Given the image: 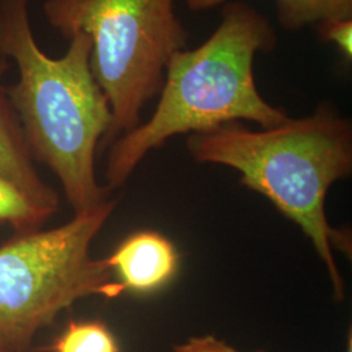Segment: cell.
I'll return each mask as SVG.
<instances>
[{
    "mask_svg": "<svg viewBox=\"0 0 352 352\" xmlns=\"http://www.w3.org/2000/svg\"><path fill=\"white\" fill-rule=\"evenodd\" d=\"M43 11L64 37L82 32L91 39L90 68L113 115L98 151L110 148L139 126L170 59L187 47L175 0H46Z\"/></svg>",
    "mask_w": 352,
    "mask_h": 352,
    "instance_id": "cell-4",
    "label": "cell"
},
{
    "mask_svg": "<svg viewBox=\"0 0 352 352\" xmlns=\"http://www.w3.org/2000/svg\"><path fill=\"white\" fill-rule=\"evenodd\" d=\"M46 219L20 189L0 176V223L6 222L21 234L39 230Z\"/></svg>",
    "mask_w": 352,
    "mask_h": 352,
    "instance_id": "cell-10",
    "label": "cell"
},
{
    "mask_svg": "<svg viewBox=\"0 0 352 352\" xmlns=\"http://www.w3.org/2000/svg\"><path fill=\"white\" fill-rule=\"evenodd\" d=\"M0 352H10V351H6V350H1V349H0Z\"/></svg>",
    "mask_w": 352,
    "mask_h": 352,
    "instance_id": "cell-15",
    "label": "cell"
},
{
    "mask_svg": "<svg viewBox=\"0 0 352 352\" xmlns=\"http://www.w3.org/2000/svg\"><path fill=\"white\" fill-rule=\"evenodd\" d=\"M7 59L6 58H0V80H1V76L4 75L6 69L8 68V64L6 63Z\"/></svg>",
    "mask_w": 352,
    "mask_h": 352,
    "instance_id": "cell-14",
    "label": "cell"
},
{
    "mask_svg": "<svg viewBox=\"0 0 352 352\" xmlns=\"http://www.w3.org/2000/svg\"><path fill=\"white\" fill-rule=\"evenodd\" d=\"M227 0H186L189 11L201 12ZM278 23L287 32L331 20H351L352 0H276Z\"/></svg>",
    "mask_w": 352,
    "mask_h": 352,
    "instance_id": "cell-8",
    "label": "cell"
},
{
    "mask_svg": "<svg viewBox=\"0 0 352 352\" xmlns=\"http://www.w3.org/2000/svg\"><path fill=\"white\" fill-rule=\"evenodd\" d=\"M187 149L196 162L236 170L243 186L300 227L327 267L336 302L344 299L334 251L350 256L351 234L329 223L327 196L334 183L351 175L352 124L334 103L321 102L311 115L272 128L232 122L192 133Z\"/></svg>",
    "mask_w": 352,
    "mask_h": 352,
    "instance_id": "cell-1",
    "label": "cell"
},
{
    "mask_svg": "<svg viewBox=\"0 0 352 352\" xmlns=\"http://www.w3.org/2000/svg\"><path fill=\"white\" fill-rule=\"evenodd\" d=\"M270 20L243 1H227L221 23L201 46L176 52L164 72L160 101L151 119L110 145L104 177L120 188L141 161L177 135H192L232 122L272 128L287 113L261 96L254 59L277 47Z\"/></svg>",
    "mask_w": 352,
    "mask_h": 352,
    "instance_id": "cell-3",
    "label": "cell"
},
{
    "mask_svg": "<svg viewBox=\"0 0 352 352\" xmlns=\"http://www.w3.org/2000/svg\"><path fill=\"white\" fill-rule=\"evenodd\" d=\"M344 352H352V331L351 327L349 329V333H347V340H346V349Z\"/></svg>",
    "mask_w": 352,
    "mask_h": 352,
    "instance_id": "cell-13",
    "label": "cell"
},
{
    "mask_svg": "<svg viewBox=\"0 0 352 352\" xmlns=\"http://www.w3.org/2000/svg\"><path fill=\"white\" fill-rule=\"evenodd\" d=\"M29 0H0V56L12 58L19 80L6 89L33 161L59 179L75 214L110 197L96 176V155L109 132L110 103L90 68L91 39L74 32L68 50L54 59L39 49Z\"/></svg>",
    "mask_w": 352,
    "mask_h": 352,
    "instance_id": "cell-2",
    "label": "cell"
},
{
    "mask_svg": "<svg viewBox=\"0 0 352 352\" xmlns=\"http://www.w3.org/2000/svg\"><path fill=\"white\" fill-rule=\"evenodd\" d=\"M106 261L124 291L149 294L175 277L179 256L162 234L140 231L128 236Z\"/></svg>",
    "mask_w": 352,
    "mask_h": 352,
    "instance_id": "cell-6",
    "label": "cell"
},
{
    "mask_svg": "<svg viewBox=\"0 0 352 352\" xmlns=\"http://www.w3.org/2000/svg\"><path fill=\"white\" fill-rule=\"evenodd\" d=\"M54 352H120L113 331L101 321H71L52 346Z\"/></svg>",
    "mask_w": 352,
    "mask_h": 352,
    "instance_id": "cell-9",
    "label": "cell"
},
{
    "mask_svg": "<svg viewBox=\"0 0 352 352\" xmlns=\"http://www.w3.org/2000/svg\"><path fill=\"white\" fill-rule=\"evenodd\" d=\"M321 41L334 43L347 62L352 60V19L331 20L317 25Z\"/></svg>",
    "mask_w": 352,
    "mask_h": 352,
    "instance_id": "cell-11",
    "label": "cell"
},
{
    "mask_svg": "<svg viewBox=\"0 0 352 352\" xmlns=\"http://www.w3.org/2000/svg\"><path fill=\"white\" fill-rule=\"evenodd\" d=\"M174 352H241L215 336H200L174 346ZM264 352V351H254Z\"/></svg>",
    "mask_w": 352,
    "mask_h": 352,
    "instance_id": "cell-12",
    "label": "cell"
},
{
    "mask_svg": "<svg viewBox=\"0 0 352 352\" xmlns=\"http://www.w3.org/2000/svg\"><path fill=\"white\" fill-rule=\"evenodd\" d=\"M116 201L74 215L51 230L16 234L0 245V349L29 352L38 331L88 296L115 299L124 289L90 248Z\"/></svg>",
    "mask_w": 352,
    "mask_h": 352,
    "instance_id": "cell-5",
    "label": "cell"
},
{
    "mask_svg": "<svg viewBox=\"0 0 352 352\" xmlns=\"http://www.w3.org/2000/svg\"><path fill=\"white\" fill-rule=\"evenodd\" d=\"M0 176L20 189L47 219L59 209V195L42 180L28 149L17 115L0 85Z\"/></svg>",
    "mask_w": 352,
    "mask_h": 352,
    "instance_id": "cell-7",
    "label": "cell"
}]
</instances>
